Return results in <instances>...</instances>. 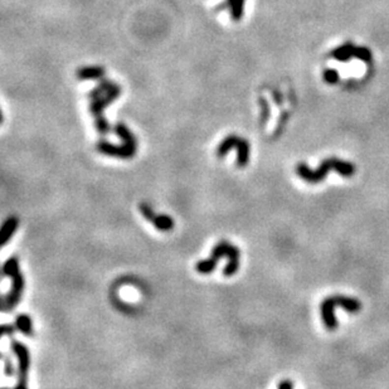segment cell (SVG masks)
Returning <instances> with one entry per match:
<instances>
[{"mask_svg": "<svg viewBox=\"0 0 389 389\" xmlns=\"http://www.w3.org/2000/svg\"><path fill=\"white\" fill-rule=\"evenodd\" d=\"M121 93H122V89H121L119 85H116V86H115L112 90H110L107 93L102 94L100 97L92 100V102L90 103V112L93 115V118H96V116H101V115H103L105 109H106L109 105H111L112 102H115V101L118 100V98L120 97Z\"/></svg>", "mask_w": 389, "mask_h": 389, "instance_id": "277c9868", "label": "cell"}, {"mask_svg": "<svg viewBox=\"0 0 389 389\" xmlns=\"http://www.w3.org/2000/svg\"><path fill=\"white\" fill-rule=\"evenodd\" d=\"M15 330H17L15 325L14 327H13V325H9V324H4V325H1V335H3V336H12V335L15 332Z\"/></svg>", "mask_w": 389, "mask_h": 389, "instance_id": "4316f807", "label": "cell"}, {"mask_svg": "<svg viewBox=\"0 0 389 389\" xmlns=\"http://www.w3.org/2000/svg\"><path fill=\"white\" fill-rule=\"evenodd\" d=\"M105 68L101 66H92V67H82L78 68L76 72V77L80 81H93V80H102L105 77Z\"/></svg>", "mask_w": 389, "mask_h": 389, "instance_id": "30bf717a", "label": "cell"}, {"mask_svg": "<svg viewBox=\"0 0 389 389\" xmlns=\"http://www.w3.org/2000/svg\"><path fill=\"white\" fill-rule=\"evenodd\" d=\"M240 138H238L237 135H228L224 140H222V143L218 145L217 148V156L223 157L228 154L229 151L235 148H237L238 141Z\"/></svg>", "mask_w": 389, "mask_h": 389, "instance_id": "5bb4252c", "label": "cell"}, {"mask_svg": "<svg viewBox=\"0 0 389 389\" xmlns=\"http://www.w3.org/2000/svg\"><path fill=\"white\" fill-rule=\"evenodd\" d=\"M244 3H246V0H227L226 5L229 8L232 20L239 22L243 18Z\"/></svg>", "mask_w": 389, "mask_h": 389, "instance_id": "2e32d148", "label": "cell"}, {"mask_svg": "<svg viewBox=\"0 0 389 389\" xmlns=\"http://www.w3.org/2000/svg\"><path fill=\"white\" fill-rule=\"evenodd\" d=\"M139 210H140V213L143 214V217L145 218L148 222H150V223H152V220H154L155 217H156V213L152 210L151 207H150L149 204L140 203L139 204Z\"/></svg>", "mask_w": 389, "mask_h": 389, "instance_id": "7402d4cb", "label": "cell"}, {"mask_svg": "<svg viewBox=\"0 0 389 389\" xmlns=\"http://www.w3.org/2000/svg\"><path fill=\"white\" fill-rule=\"evenodd\" d=\"M260 105L261 109H262V119H261V122L266 123L269 119V112H271L269 111V103H267V101L265 98H260Z\"/></svg>", "mask_w": 389, "mask_h": 389, "instance_id": "484cf974", "label": "cell"}, {"mask_svg": "<svg viewBox=\"0 0 389 389\" xmlns=\"http://www.w3.org/2000/svg\"><path fill=\"white\" fill-rule=\"evenodd\" d=\"M1 271H3V276H5V277H12V276H14L17 272L20 271L18 258L15 256H12L8 260H5V262L3 264V267H1Z\"/></svg>", "mask_w": 389, "mask_h": 389, "instance_id": "d6986e66", "label": "cell"}, {"mask_svg": "<svg viewBox=\"0 0 389 389\" xmlns=\"http://www.w3.org/2000/svg\"><path fill=\"white\" fill-rule=\"evenodd\" d=\"M324 81L329 85H335L339 81V72L336 69H325L324 71Z\"/></svg>", "mask_w": 389, "mask_h": 389, "instance_id": "cb8c5ba5", "label": "cell"}, {"mask_svg": "<svg viewBox=\"0 0 389 389\" xmlns=\"http://www.w3.org/2000/svg\"><path fill=\"white\" fill-rule=\"evenodd\" d=\"M18 226H19V219L17 217L6 218L5 222L1 226V231H0V244H1V247L6 246L10 242L14 233L17 232Z\"/></svg>", "mask_w": 389, "mask_h": 389, "instance_id": "ba28073f", "label": "cell"}, {"mask_svg": "<svg viewBox=\"0 0 389 389\" xmlns=\"http://www.w3.org/2000/svg\"><path fill=\"white\" fill-rule=\"evenodd\" d=\"M94 126H96V130L98 131V134L101 135H107L111 131V126H110L109 121L105 119L103 115L94 118Z\"/></svg>", "mask_w": 389, "mask_h": 389, "instance_id": "44dd1931", "label": "cell"}, {"mask_svg": "<svg viewBox=\"0 0 389 389\" xmlns=\"http://www.w3.org/2000/svg\"><path fill=\"white\" fill-rule=\"evenodd\" d=\"M96 148H97L98 152L107 155V156H115L119 157V159H129L123 145H115V144L109 143L106 140H101L98 141Z\"/></svg>", "mask_w": 389, "mask_h": 389, "instance_id": "52a82bcc", "label": "cell"}, {"mask_svg": "<svg viewBox=\"0 0 389 389\" xmlns=\"http://www.w3.org/2000/svg\"><path fill=\"white\" fill-rule=\"evenodd\" d=\"M296 174L303 181L310 184H318L325 180L327 174L329 172H336L339 175L345 178H350L357 172V166L350 161L340 160L338 157H328L319 165L318 169H310V166L305 163H300L296 165Z\"/></svg>", "mask_w": 389, "mask_h": 389, "instance_id": "6da1fadb", "label": "cell"}, {"mask_svg": "<svg viewBox=\"0 0 389 389\" xmlns=\"http://www.w3.org/2000/svg\"><path fill=\"white\" fill-rule=\"evenodd\" d=\"M15 328L18 331H20L26 336L33 335V321L31 318L27 314H19L15 318Z\"/></svg>", "mask_w": 389, "mask_h": 389, "instance_id": "4fadbf2b", "label": "cell"}, {"mask_svg": "<svg viewBox=\"0 0 389 389\" xmlns=\"http://www.w3.org/2000/svg\"><path fill=\"white\" fill-rule=\"evenodd\" d=\"M236 149H237V166L244 168L249 161V150H251L249 143L246 139H239Z\"/></svg>", "mask_w": 389, "mask_h": 389, "instance_id": "7c38bea8", "label": "cell"}, {"mask_svg": "<svg viewBox=\"0 0 389 389\" xmlns=\"http://www.w3.org/2000/svg\"><path fill=\"white\" fill-rule=\"evenodd\" d=\"M336 306H338L336 295L329 296L320 303L321 319L329 331H335L338 328V320L335 318V307Z\"/></svg>", "mask_w": 389, "mask_h": 389, "instance_id": "5b68a950", "label": "cell"}, {"mask_svg": "<svg viewBox=\"0 0 389 389\" xmlns=\"http://www.w3.org/2000/svg\"><path fill=\"white\" fill-rule=\"evenodd\" d=\"M217 264L218 260H215L214 257L210 256V258H207V260H202L199 262H197L195 265V271L201 275H209L212 272L215 271L217 269Z\"/></svg>", "mask_w": 389, "mask_h": 389, "instance_id": "e0dca14e", "label": "cell"}, {"mask_svg": "<svg viewBox=\"0 0 389 389\" xmlns=\"http://www.w3.org/2000/svg\"><path fill=\"white\" fill-rule=\"evenodd\" d=\"M278 388L291 389V388H294V383H292L291 381H289V379H286V381H283V382H281V383H278Z\"/></svg>", "mask_w": 389, "mask_h": 389, "instance_id": "83f0119b", "label": "cell"}, {"mask_svg": "<svg viewBox=\"0 0 389 389\" xmlns=\"http://www.w3.org/2000/svg\"><path fill=\"white\" fill-rule=\"evenodd\" d=\"M155 228L159 232H170L174 228V219L168 214H156L155 219L152 220Z\"/></svg>", "mask_w": 389, "mask_h": 389, "instance_id": "9a60e30c", "label": "cell"}, {"mask_svg": "<svg viewBox=\"0 0 389 389\" xmlns=\"http://www.w3.org/2000/svg\"><path fill=\"white\" fill-rule=\"evenodd\" d=\"M10 349L15 355L18 363L17 388H27V379H28L29 366H30V355H29L28 348L17 339H12Z\"/></svg>", "mask_w": 389, "mask_h": 389, "instance_id": "7a4b0ae2", "label": "cell"}, {"mask_svg": "<svg viewBox=\"0 0 389 389\" xmlns=\"http://www.w3.org/2000/svg\"><path fill=\"white\" fill-rule=\"evenodd\" d=\"M12 280V286L6 295L3 296L1 300V310L4 312H10L15 309L18 303L22 300L24 291V276L22 271L17 272L14 276L10 277Z\"/></svg>", "mask_w": 389, "mask_h": 389, "instance_id": "3957f363", "label": "cell"}, {"mask_svg": "<svg viewBox=\"0 0 389 389\" xmlns=\"http://www.w3.org/2000/svg\"><path fill=\"white\" fill-rule=\"evenodd\" d=\"M239 248L237 246H235V244H231V248H229L228 255H227L228 264L223 269V276H226V277H232L233 275L237 273L238 269H239Z\"/></svg>", "mask_w": 389, "mask_h": 389, "instance_id": "9c48e42d", "label": "cell"}, {"mask_svg": "<svg viewBox=\"0 0 389 389\" xmlns=\"http://www.w3.org/2000/svg\"><path fill=\"white\" fill-rule=\"evenodd\" d=\"M354 57H357L358 60H363V62H370L373 58L372 56V52H370V49H368L366 47H357L355 48V55Z\"/></svg>", "mask_w": 389, "mask_h": 389, "instance_id": "603a6c76", "label": "cell"}, {"mask_svg": "<svg viewBox=\"0 0 389 389\" xmlns=\"http://www.w3.org/2000/svg\"><path fill=\"white\" fill-rule=\"evenodd\" d=\"M115 134L118 135L119 138L122 140V145L126 149L129 159H132L138 151V141L135 139V135L132 134L131 130L122 122H118L114 126Z\"/></svg>", "mask_w": 389, "mask_h": 389, "instance_id": "8992f818", "label": "cell"}, {"mask_svg": "<svg viewBox=\"0 0 389 389\" xmlns=\"http://www.w3.org/2000/svg\"><path fill=\"white\" fill-rule=\"evenodd\" d=\"M229 248H231V243L227 240H220L219 243L215 244L212 248V257H214L215 260H219L222 257H227L228 255Z\"/></svg>", "mask_w": 389, "mask_h": 389, "instance_id": "ffe728a7", "label": "cell"}, {"mask_svg": "<svg viewBox=\"0 0 389 389\" xmlns=\"http://www.w3.org/2000/svg\"><path fill=\"white\" fill-rule=\"evenodd\" d=\"M355 48H357V46H354L353 43H345L334 49L331 52V57L334 60H339V62H348V60L354 57Z\"/></svg>", "mask_w": 389, "mask_h": 389, "instance_id": "8fae6325", "label": "cell"}, {"mask_svg": "<svg viewBox=\"0 0 389 389\" xmlns=\"http://www.w3.org/2000/svg\"><path fill=\"white\" fill-rule=\"evenodd\" d=\"M1 358H3V363H4V374H5L6 377H13L15 373V369L12 360H10L8 355L5 354L1 355Z\"/></svg>", "mask_w": 389, "mask_h": 389, "instance_id": "d4e9b609", "label": "cell"}, {"mask_svg": "<svg viewBox=\"0 0 389 389\" xmlns=\"http://www.w3.org/2000/svg\"><path fill=\"white\" fill-rule=\"evenodd\" d=\"M115 86H116V83L112 82V81L106 80V78L103 77L102 80L100 81V83H98L97 86L94 87V89L90 92V98L94 100V98L100 97V96H102V94L107 93V92H109L110 90L114 89Z\"/></svg>", "mask_w": 389, "mask_h": 389, "instance_id": "ac0fdd59", "label": "cell"}]
</instances>
